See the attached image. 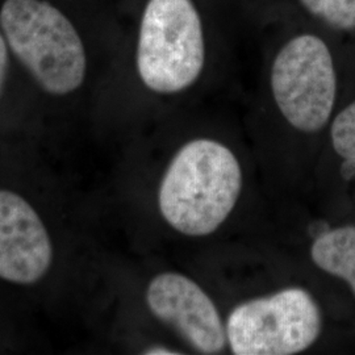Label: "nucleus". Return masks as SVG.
Instances as JSON below:
<instances>
[{"instance_id":"12","label":"nucleus","mask_w":355,"mask_h":355,"mask_svg":"<svg viewBox=\"0 0 355 355\" xmlns=\"http://www.w3.org/2000/svg\"><path fill=\"white\" fill-rule=\"evenodd\" d=\"M7 69H8V44L0 31V96H1L6 76H7Z\"/></svg>"},{"instance_id":"4","label":"nucleus","mask_w":355,"mask_h":355,"mask_svg":"<svg viewBox=\"0 0 355 355\" xmlns=\"http://www.w3.org/2000/svg\"><path fill=\"white\" fill-rule=\"evenodd\" d=\"M0 31L38 85L53 95L79 89L87 73L85 42L71 20L46 0H4Z\"/></svg>"},{"instance_id":"5","label":"nucleus","mask_w":355,"mask_h":355,"mask_svg":"<svg viewBox=\"0 0 355 355\" xmlns=\"http://www.w3.org/2000/svg\"><path fill=\"white\" fill-rule=\"evenodd\" d=\"M225 328L233 354H297L316 343L321 313L309 292L291 287L237 305Z\"/></svg>"},{"instance_id":"7","label":"nucleus","mask_w":355,"mask_h":355,"mask_svg":"<svg viewBox=\"0 0 355 355\" xmlns=\"http://www.w3.org/2000/svg\"><path fill=\"white\" fill-rule=\"evenodd\" d=\"M51 261V237L37 212L20 195L0 190V278L33 284Z\"/></svg>"},{"instance_id":"14","label":"nucleus","mask_w":355,"mask_h":355,"mask_svg":"<svg viewBox=\"0 0 355 355\" xmlns=\"http://www.w3.org/2000/svg\"><path fill=\"white\" fill-rule=\"evenodd\" d=\"M145 354L149 355H173V354H180L179 352H171V349H167V347H162V346H154V347H149Z\"/></svg>"},{"instance_id":"13","label":"nucleus","mask_w":355,"mask_h":355,"mask_svg":"<svg viewBox=\"0 0 355 355\" xmlns=\"http://www.w3.org/2000/svg\"><path fill=\"white\" fill-rule=\"evenodd\" d=\"M341 175L345 180H350L355 177V159H345L341 165Z\"/></svg>"},{"instance_id":"10","label":"nucleus","mask_w":355,"mask_h":355,"mask_svg":"<svg viewBox=\"0 0 355 355\" xmlns=\"http://www.w3.org/2000/svg\"><path fill=\"white\" fill-rule=\"evenodd\" d=\"M330 139L340 157L343 159H355V101L334 117L330 125Z\"/></svg>"},{"instance_id":"11","label":"nucleus","mask_w":355,"mask_h":355,"mask_svg":"<svg viewBox=\"0 0 355 355\" xmlns=\"http://www.w3.org/2000/svg\"><path fill=\"white\" fill-rule=\"evenodd\" d=\"M229 8L252 26H258L275 7L280 0H223Z\"/></svg>"},{"instance_id":"2","label":"nucleus","mask_w":355,"mask_h":355,"mask_svg":"<svg viewBox=\"0 0 355 355\" xmlns=\"http://www.w3.org/2000/svg\"><path fill=\"white\" fill-rule=\"evenodd\" d=\"M257 28L266 35V92L272 111L299 133L322 130L338 92L330 32L282 3Z\"/></svg>"},{"instance_id":"9","label":"nucleus","mask_w":355,"mask_h":355,"mask_svg":"<svg viewBox=\"0 0 355 355\" xmlns=\"http://www.w3.org/2000/svg\"><path fill=\"white\" fill-rule=\"evenodd\" d=\"M330 33H355V0H280Z\"/></svg>"},{"instance_id":"1","label":"nucleus","mask_w":355,"mask_h":355,"mask_svg":"<svg viewBox=\"0 0 355 355\" xmlns=\"http://www.w3.org/2000/svg\"><path fill=\"white\" fill-rule=\"evenodd\" d=\"M237 17L223 0H137L130 46L141 86L161 98L192 92L227 46Z\"/></svg>"},{"instance_id":"6","label":"nucleus","mask_w":355,"mask_h":355,"mask_svg":"<svg viewBox=\"0 0 355 355\" xmlns=\"http://www.w3.org/2000/svg\"><path fill=\"white\" fill-rule=\"evenodd\" d=\"M146 304L158 320L202 354H218L227 343V328L212 299L189 277L162 272L146 290Z\"/></svg>"},{"instance_id":"8","label":"nucleus","mask_w":355,"mask_h":355,"mask_svg":"<svg viewBox=\"0 0 355 355\" xmlns=\"http://www.w3.org/2000/svg\"><path fill=\"white\" fill-rule=\"evenodd\" d=\"M311 257L322 271L346 280L355 295V227L347 225L320 234Z\"/></svg>"},{"instance_id":"3","label":"nucleus","mask_w":355,"mask_h":355,"mask_svg":"<svg viewBox=\"0 0 355 355\" xmlns=\"http://www.w3.org/2000/svg\"><path fill=\"white\" fill-rule=\"evenodd\" d=\"M242 190L241 165L220 141L193 139L174 155L162 178L158 207L179 233H215L233 212Z\"/></svg>"}]
</instances>
